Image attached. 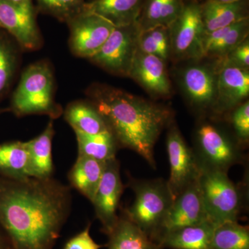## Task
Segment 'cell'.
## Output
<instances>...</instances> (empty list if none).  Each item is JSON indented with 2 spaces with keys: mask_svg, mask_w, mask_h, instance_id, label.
Segmentation results:
<instances>
[{
  "mask_svg": "<svg viewBox=\"0 0 249 249\" xmlns=\"http://www.w3.org/2000/svg\"><path fill=\"white\" fill-rule=\"evenodd\" d=\"M71 204L70 188L52 178H0V227L13 249H53Z\"/></svg>",
  "mask_w": 249,
  "mask_h": 249,
  "instance_id": "6da1fadb",
  "label": "cell"
},
{
  "mask_svg": "<svg viewBox=\"0 0 249 249\" xmlns=\"http://www.w3.org/2000/svg\"><path fill=\"white\" fill-rule=\"evenodd\" d=\"M89 95L119 147L137 152L155 168V145L163 129L173 124L172 111L111 87H93Z\"/></svg>",
  "mask_w": 249,
  "mask_h": 249,
  "instance_id": "7a4b0ae2",
  "label": "cell"
},
{
  "mask_svg": "<svg viewBox=\"0 0 249 249\" xmlns=\"http://www.w3.org/2000/svg\"><path fill=\"white\" fill-rule=\"evenodd\" d=\"M53 72L45 61L33 64L22 73L11 100V110L18 116L42 114L55 119L62 108L53 96Z\"/></svg>",
  "mask_w": 249,
  "mask_h": 249,
  "instance_id": "3957f363",
  "label": "cell"
},
{
  "mask_svg": "<svg viewBox=\"0 0 249 249\" xmlns=\"http://www.w3.org/2000/svg\"><path fill=\"white\" fill-rule=\"evenodd\" d=\"M129 185L134 192L135 199L132 206L122 212L155 241L174 201L167 181L162 178L132 179Z\"/></svg>",
  "mask_w": 249,
  "mask_h": 249,
  "instance_id": "277c9868",
  "label": "cell"
},
{
  "mask_svg": "<svg viewBox=\"0 0 249 249\" xmlns=\"http://www.w3.org/2000/svg\"><path fill=\"white\" fill-rule=\"evenodd\" d=\"M198 183L210 222L215 226L237 222L243 207V193L229 178L228 173L201 169Z\"/></svg>",
  "mask_w": 249,
  "mask_h": 249,
  "instance_id": "5b68a950",
  "label": "cell"
},
{
  "mask_svg": "<svg viewBox=\"0 0 249 249\" xmlns=\"http://www.w3.org/2000/svg\"><path fill=\"white\" fill-rule=\"evenodd\" d=\"M194 150L201 169L228 173L233 165L243 162L242 146L233 142L213 124L206 122L198 126Z\"/></svg>",
  "mask_w": 249,
  "mask_h": 249,
  "instance_id": "8992f818",
  "label": "cell"
},
{
  "mask_svg": "<svg viewBox=\"0 0 249 249\" xmlns=\"http://www.w3.org/2000/svg\"><path fill=\"white\" fill-rule=\"evenodd\" d=\"M141 33L138 22L114 28L101 49L89 58L112 74L129 76Z\"/></svg>",
  "mask_w": 249,
  "mask_h": 249,
  "instance_id": "52a82bcc",
  "label": "cell"
},
{
  "mask_svg": "<svg viewBox=\"0 0 249 249\" xmlns=\"http://www.w3.org/2000/svg\"><path fill=\"white\" fill-rule=\"evenodd\" d=\"M170 53L178 59H198L204 56L205 30L200 4H184L181 13L170 26Z\"/></svg>",
  "mask_w": 249,
  "mask_h": 249,
  "instance_id": "ba28073f",
  "label": "cell"
},
{
  "mask_svg": "<svg viewBox=\"0 0 249 249\" xmlns=\"http://www.w3.org/2000/svg\"><path fill=\"white\" fill-rule=\"evenodd\" d=\"M166 147L170 167L168 188L175 199L187 187L197 181L201 172L194 150L188 146L179 129L172 124Z\"/></svg>",
  "mask_w": 249,
  "mask_h": 249,
  "instance_id": "9c48e42d",
  "label": "cell"
},
{
  "mask_svg": "<svg viewBox=\"0 0 249 249\" xmlns=\"http://www.w3.org/2000/svg\"><path fill=\"white\" fill-rule=\"evenodd\" d=\"M67 24L70 27L69 43L72 53L88 59L101 49L115 28L107 19L84 10Z\"/></svg>",
  "mask_w": 249,
  "mask_h": 249,
  "instance_id": "30bf717a",
  "label": "cell"
},
{
  "mask_svg": "<svg viewBox=\"0 0 249 249\" xmlns=\"http://www.w3.org/2000/svg\"><path fill=\"white\" fill-rule=\"evenodd\" d=\"M124 190L119 160L116 158L108 160L91 202L96 217L102 225V231L107 235L110 233L119 219L117 211Z\"/></svg>",
  "mask_w": 249,
  "mask_h": 249,
  "instance_id": "8fae6325",
  "label": "cell"
},
{
  "mask_svg": "<svg viewBox=\"0 0 249 249\" xmlns=\"http://www.w3.org/2000/svg\"><path fill=\"white\" fill-rule=\"evenodd\" d=\"M208 220L197 180L174 199L160 224L155 241L158 243L165 234Z\"/></svg>",
  "mask_w": 249,
  "mask_h": 249,
  "instance_id": "7c38bea8",
  "label": "cell"
},
{
  "mask_svg": "<svg viewBox=\"0 0 249 249\" xmlns=\"http://www.w3.org/2000/svg\"><path fill=\"white\" fill-rule=\"evenodd\" d=\"M217 77V99L213 108L217 114L232 110L248 98L249 70L219 62Z\"/></svg>",
  "mask_w": 249,
  "mask_h": 249,
  "instance_id": "4fadbf2b",
  "label": "cell"
},
{
  "mask_svg": "<svg viewBox=\"0 0 249 249\" xmlns=\"http://www.w3.org/2000/svg\"><path fill=\"white\" fill-rule=\"evenodd\" d=\"M0 27L14 36L23 48L40 47L42 38L34 6H21L8 0H0Z\"/></svg>",
  "mask_w": 249,
  "mask_h": 249,
  "instance_id": "5bb4252c",
  "label": "cell"
},
{
  "mask_svg": "<svg viewBox=\"0 0 249 249\" xmlns=\"http://www.w3.org/2000/svg\"><path fill=\"white\" fill-rule=\"evenodd\" d=\"M155 97H168L171 93L165 61L138 48L129 76Z\"/></svg>",
  "mask_w": 249,
  "mask_h": 249,
  "instance_id": "9a60e30c",
  "label": "cell"
},
{
  "mask_svg": "<svg viewBox=\"0 0 249 249\" xmlns=\"http://www.w3.org/2000/svg\"><path fill=\"white\" fill-rule=\"evenodd\" d=\"M182 83L193 106L202 109L213 108L217 99L215 72L202 66L188 67L183 72Z\"/></svg>",
  "mask_w": 249,
  "mask_h": 249,
  "instance_id": "2e32d148",
  "label": "cell"
},
{
  "mask_svg": "<svg viewBox=\"0 0 249 249\" xmlns=\"http://www.w3.org/2000/svg\"><path fill=\"white\" fill-rule=\"evenodd\" d=\"M145 0H92L83 10L107 19L115 27L137 22Z\"/></svg>",
  "mask_w": 249,
  "mask_h": 249,
  "instance_id": "e0dca14e",
  "label": "cell"
},
{
  "mask_svg": "<svg viewBox=\"0 0 249 249\" xmlns=\"http://www.w3.org/2000/svg\"><path fill=\"white\" fill-rule=\"evenodd\" d=\"M54 130L53 119H51L45 130L37 137L27 142L29 153V172L31 178H49L53 172L52 141Z\"/></svg>",
  "mask_w": 249,
  "mask_h": 249,
  "instance_id": "ac0fdd59",
  "label": "cell"
},
{
  "mask_svg": "<svg viewBox=\"0 0 249 249\" xmlns=\"http://www.w3.org/2000/svg\"><path fill=\"white\" fill-rule=\"evenodd\" d=\"M216 226L209 220L165 234L158 243L172 249H211V242Z\"/></svg>",
  "mask_w": 249,
  "mask_h": 249,
  "instance_id": "d6986e66",
  "label": "cell"
},
{
  "mask_svg": "<svg viewBox=\"0 0 249 249\" xmlns=\"http://www.w3.org/2000/svg\"><path fill=\"white\" fill-rule=\"evenodd\" d=\"M200 10L205 34L249 18L247 0L231 4L205 1Z\"/></svg>",
  "mask_w": 249,
  "mask_h": 249,
  "instance_id": "ffe728a7",
  "label": "cell"
},
{
  "mask_svg": "<svg viewBox=\"0 0 249 249\" xmlns=\"http://www.w3.org/2000/svg\"><path fill=\"white\" fill-rule=\"evenodd\" d=\"M106 162L78 155V158L68 174V179L73 188L92 202L102 178Z\"/></svg>",
  "mask_w": 249,
  "mask_h": 249,
  "instance_id": "44dd1931",
  "label": "cell"
},
{
  "mask_svg": "<svg viewBox=\"0 0 249 249\" xmlns=\"http://www.w3.org/2000/svg\"><path fill=\"white\" fill-rule=\"evenodd\" d=\"M107 249H163L122 212L115 227L107 235Z\"/></svg>",
  "mask_w": 249,
  "mask_h": 249,
  "instance_id": "7402d4cb",
  "label": "cell"
},
{
  "mask_svg": "<svg viewBox=\"0 0 249 249\" xmlns=\"http://www.w3.org/2000/svg\"><path fill=\"white\" fill-rule=\"evenodd\" d=\"M182 0H145L138 24L141 31L152 28H169L182 9Z\"/></svg>",
  "mask_w": 249,
  "mask_h": 249,
  "instance_id": "603a6c76",
  "label": "cell"
},
{
  "mask_svg": "<svg viewBox=\"0 0 249 249\" xmlns=\"http://www.w3.org/2000/svg\"><path fill=\"white\" fill-rule=\"evenodd\" d=\"M64 115L74 132L93 135L110 131L103 116L91 103H71L67 106Z\"/></svg>",
  "mask_w": 249,
  "mask_h": 249,
  "instance_id": "cb8c5ba5",
  "label": "cell"
},
{
  "mask_svg": "<svg viewBox=\"0 0 249 249\" xmlns=\"http://www.w3.org/2000/svg\"><path fill=\"white\" fill-rule=\"evenodd\" d=\"M0 178L14 180L31 178L27 142L0 144Z\"/></svg>",
  "mask_w": 249,
  "mask_h": 249,
  "instance_id": "d4e9b609",
  "label": "cell"
},
{
  "mask_svg": "<svg viewBox=\"0 0 249 249\" xmlns=\"http://www.w3.org/2000/svg\"><path fill=\"white\" fill-rule=\"evenodd\" d=\"M74 132L78 142V155L90 157L103 162L116 158L119 146L110 131L93 135Z\"/></svg>",
  "mask_w": 249,
  "mask_h": 249,
  "instance_id": "484cf974",
  "label": "cell"
},
{
  "mask_svg": "<svg viewBox=\"0 0 249 249\" xmlns=\"http://www.w3.org/2000/svg\"><path fill=\"white\" fill-rule=\"evenodd\" d=\"M211 249H249L248 227L237 222H227L216 226Z\"/></svg>",
  "mask_w": 249,
  "mask_h": 249,
  "instance_id": "4316f807",
  "label": "cell"
},
{
  "mask_svg": "<svg viewBox=\"0 0 249 249\" xmlns=\"http://www.w3.org/2000/svg\"><path fill=\"white\" fill-rule=\"evenodd\" d=\"M249 18L228 26L221 40L205 50L204 55L222 59L248 37Z\"/></svg>",
  "mask_w": 249,
  "mask_h": 249,
  "instance_id": "83f0119b",
  "label": "cell"
},
{
  "mask_svg": "<svg viewBox=\"0 0 249 249\" xmlns=\"http://www.w3.org/2000/svg\"><path fill=\"white\" fill-rule=\"evenodd\" d=\"M41 11L62 22H68L80 14L84 7V0H36Z\"/></svg>",
  "mask_w": 249,
  "mask_h": 249,
  "instance_id": "f1b7e54d",
  "label": "cell"
},
{
  "mask_svg": "<svg viewBox=\"0 0 249 249\" xmlns=\"http://www.w3.org/2000/svg\"><path fill=\"white\" fill-rule=\"evenodd\" d=\"M17 67V55L14 47L6 39L0 37V95L8 89Z\"/></svg>",
  "mask_w": 249,
  "mask_h": 249,
  "instance_id": "f546056e",
  "label": "cell"
},
{
  "mask_svg": "<svg viewBox=\"0 0 249 249\" xmlns=\"http://www.w3.org/2000/svg\"><path fill=\"white\" fill-rule=\"evenodd\" d=\"M231 122L235 132L236 140L241 146H246L249 140V101H246L233 109Z\"/></svg>",
  "mask_w": 249,
  "mask_h": 249,
  "instance_id": "4dcf8cb0",
  "label": "cell"
},
{
  "mask_svg": "<svg viewBox=\"0 0 249 249\" xmlns=\"http://www.w3.org/2000/svg\"><path fill=\"white\" fill-rule=\"evenodd\" d=\"M219 62L231 64L241 68L249 70V41L247 37L240 45L232 49L231 52L222 59H219Z\"/></svg>",
  "mask_w": 249,
  "mask_h": 249,
  "instance_id": "1f68e13d",
  "label": "cell"
},
{
  "mask_svg": "<svg viewBox=\"0 0 249 249\" xmlns=\"http://www.w3.org/2000/svg\"><path fill=\"white\" fill-rule=\"evenodd\" d=\"M91 224L85 229L67 241L63 249H100L103 246L98 245L90 235Z\"/></svg>",
  "mask_w": 249,
  "mask_h": 249,
  "instance_id": "d6a6232c",
  "label": "cell"
},
{
  "mask_svg": "<svg viewBox=\"0 0 249 249\" xmlns=\"http://www.w3.org/2000/svg\"><path fill=\"white\" fill-rule=\"evenodd\" d=\"M138 46L139 49L144 53L156 55L164 61L169 57V55L160 48L147 31H141L139 36Z\"/></svg>",
  "mask_w": 249,
  "mask_h": 249,
  "instance_id": "836d02e7",
  "label": "cell"
},
{
  "mask_svg": "<svg viewBox=\"0 0 249 249\" xmlns=\"http://www.w3.org/2000/svg\"><path fill=\"white\" fill-rule=\"evenodd\" d=\"M0 249H13L7 236L0 231Z\"/></svg>",
  "mask_w": 249,
  "mask_h": 249,
  "instance_id": "e575fe53",
  "label": "cell"
},
{
  "mask_svg": "<svg viewBox=\"0 0 249 249\" xmlns=\"http://www.w3.org/2000/svg\"><path fill=\"white\" fill-rule=\"evenodd\" d=\"M14 4L21 5V6H32V0H8Z\"/></svg>",
  "mask_w": 249,
  "mask_h": 249,
  "instance_id": "d590c367",
  "label": "cell"
},
{
  "mask_svg": "<svg viewBox=\"0 0 249 249\" xmlns=\"http://www.w3.org/2000/svg\"><path fill=\"white\" fill-rule=\"evenodd\" d=\"M206 1H213L216 2L224 3V4H231V3L240 2L246 0H206Z\"/></svg>",
  "mask_w": 249,
  "mask_h": 249,
  "instance_id": "8d00e7d4",
  "label": "cell"
},
{
  "mask_svg": "<svg viewBox=\"0 0 249 249\" xmlns=\"http://www.w3.org/2000/svg\"><path fill=\"white\" fill-rule=\"evenodd\" d=\"M1 111H1V109H0V113H1Z\"/></svg>",
  "mask_w": 249,
  "mask_h": 249,
  "instance_id": "74e56055",
  "label": "cell"
}]
</instances>
